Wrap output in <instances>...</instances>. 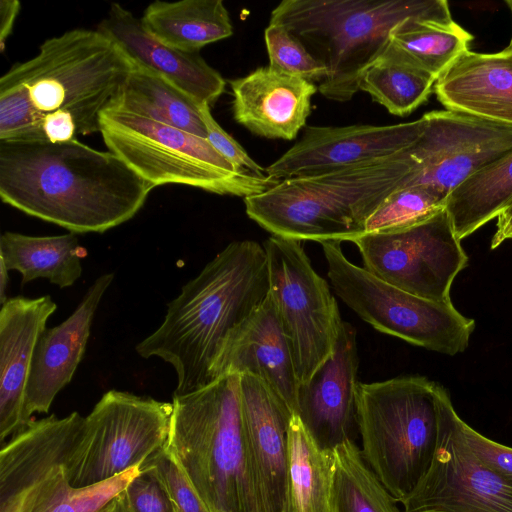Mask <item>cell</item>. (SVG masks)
<instances>
[{
    "mask_svg": "<svg viewBox=\"0 0 512 512\" xmlns=\"http://www.w3.org/2000/svg\"><path fill=\"white\" fill-rule=\"evenodd\" d=\"M96 30L115 42L135 65L154 72L199 103L213 105L225 90V80L200 52L170 47L151 36L140 18L117 3Z\"/></svg>",
    "mask_w": 512,
    "mask_h": 512,
    "instance_id": "obj_21",
    "label": "cell"
},
{
    "mask_svg": "<svg viewBox=\"0 0 512 512\" xmlns=\"http://www.w3.org/2000/svg\"><path fill=\"white\" fill-rule=\"evenodd\" d=\"M352 242L372 274L437 302L451 301L453 280L468 263L445 208L416 224L365 233Z\"/></svg>",
    "mask_w": 512,
    "mask_h": 512,
    "instance_id": "obj_13",
    "label": "cell"
},
{
    "mask_svg": "<svg viewBox=\"0 0 512 512\" xmlns=\"http://www.w3.org/2000/svg\"><path fill=\"white\" fill-rule=\"evenodd\" d=\"M436 80L415 67L377 59L361 75L359 90L370 94L389 113L403 117L428 99Z\"/></svg>",
    "mask_w": 512,
    "mask_h": 512,
    "instance_id": "obj_32",
    "label": "cell"
},
{
    "mask_svg": "<svg viewBox=\"0 0 512 512\" xmlns=\"http://www.w3.org/2000/svg\"><path fill=\"white\" fill-rule=\"evenodd\" d=\"M269 292L265 249L256 241L228 244L168 303L162 324L136 345L175 370L173 397L213 382V369L234 332Z\"/></svg>",
    "mask_w": 512,
    "mask_h": 512,
    "instance_id": "obj_3",
    "label": "cell"
},
{
    "mask_svg": "<svg viewBox=\"0 0 512 512\" xmlns=\"http://www.w3.org/2000/svg\"><path fill=\"white\" fill-rule=\"evenodd\" d=\"M334 451L322 450L293 414L288 429L290 512H330Z\"/></svg>",
    "mask_w": 512,
    "mask_h": 512,
    "instance_id": "obj_30",
    "label": "cell"
},
{
    "mask_svg": "<svg viewBox=\"0 0 512 512\" xmlns=\"http://www.w3.org/2000/svg\"><path fill=\"white\" fill-rule=\"evenodd\" d=\"M99 126L108 150L154 187L178 184L246 198L279 182L237 168L206 138L145 117L107 109Z\"/></svg>",
    "mask_w": 512,
    "mask_h": 512,
    "instance_id": "obj_9",
    "label": "cell"
},
{
    "mask_svg": "<svg viewBox=\"0 0 512 512\" xmlns=\"http://www.w3.org/2000/svg\"><path fill=\"white\" fill-rule=\"evenodd\" d=\"M464 439L483 466L512 486V448L497 443L462 421Z\"/></svg>",
    "mask_w": 512,
    "mask_h": 512,
    "instance_id": "obj_38",
    "label": "cell"
},
{
    "mask_svg": "<svg viewBox=\"0 0 512 512\" xmlns=\"http://www.w3.org/2000/svg\"><path fill=\"white\" fill-rule=\"evenodd\" d=\"M357 372L356 330L343 321L331 355L298 387L294 414L322 450L332 452L340 444L354 441Z\"/></svg>",
    "mask_w": 512,
    "mask_h": 512,
    "instance_id": "obj_17",
    "label": "cell"
},
{
    "mask_svg": "<svg viewBox=\"0 0 512 512\" xmlns=\"http://www.w3.org/2000/svg\"><path fill=\"white\" fill-rule=\"evenodd\" d=\"M173 404L109 390L85 417L73 485L107 481L142 466L165 448Z\"/></svg>",
    "mask_w": 512,
    "mask_h": 512,
    "instance_id": "obj_12",
    "label": "cell"
},
{
    "mask_svg": "<svg viewBox=\"0 0 512 512\" xmlns=\"http://www.w3.org/2000/svg\"><path fill=\"white\" fill-rule=\"evenodd\" d=\"M424 126L423 116L393 125L308 126L266 174L280 181L391 156L413 144Z\"/></svg>",
    "mask_w": 512,
    "mask_h": 512,
    "instance_id": "obj_16",
    "label": "cell"
},
{
    "mask_svg": "<svg viewBox=\"0 0 512 512\" xmlns=\"http://www.w3.org/2000/svg\"><path fill=\"white\" fill-rule=\"evenodd\" d=\"M126 512H176L155 469L147 464L121 493Z\"/></svg>",
    "mask_w": 512,
    "mask_h": 512,
    "instance_id": "obj_36",
    "label": "cell"
},
{
    "mask_svg": "<svg viewBox=\"0 0 512 512\" xmlns=\"http://www.w3.org/2000/svg\"><path fill=\"white\" fill-rule=\"evenodd\" d=\"M17 0H1L0 2V50L4 51L6 41L12 33L14 23L20 11Z\"/></svg>",
    "mask_w": 512,
    "mask_h": 512,
    "instance_id": "obj_39",
    "label": "cell"
},
{
    "mask_svg": "<svg viewBox=\"0 0 512 512\" xmlns=\"http://www.w3.org/2000/svg\"><path fill=\"white\" fill-rule=\"evenodd\" d=\"M436 385L418 375L358 385L360 450L397 502L415 489L434 459L438 443Z\"/></svg>",
    "mask_w": 512,
    "mask_h": 512,
    "instance_id": "obj_8",
    "label": "cell"
},
{
    "mask_svg": "<svg viewBox=\"0 0 512 512\" xmlns=\"http://www.w3.org/2000/svg\"><path fill=\"white\" fill-rule=\"evenodd\" d=\"M423 117V132L410 146L407 187L425 186L447 199L471 174L512 152V125L448 109Z\"/></svg>",
    "mask_w": 512,
    "mask_h": 512,
    "instance_id": "obj_15",
    "label": "cell"
},
{
    "mask_svg": "<svg viewBox=\"0 0 512 512\" xmlns=\"http://www.w3.org/2000/svg\"><path fill=\"white\" fill-rule=\"evenodd\" d=\"M83 248L75 233L29 236L6 231L0 237V260L21 274L22 284L47 279L59 288L72 286L82 274Z\"/></svg>",
    "mask_w": 512,
    "mask_h": 512,
    "instance_id": "obj_27",
    "label": "cell"
},
{
    "mask_svg": "<svg viewBox=\"0 0 512 512\" xmlns=\"http://www.w3.org/2000/svg\"><path fill=\"white\" fill-rule=\"evenodd\" d=\"M144 464L155 469L176 512H209L189 477L166 446Z\"/></svg>",
    "mask_w": 512,
    "mask_h": 512,
    "instance_id": "obj_35",
    "label": "cell"
},
{
    "mask_svg": "<svg viewBox=\"0 0 512 512\" xmlns=\"http://www.w3.org/2000/svg\"><path fill=\"white\" fill-rule=\"evenodd\" d=\"M446 199L431 188L409 186L389 195L369 216L365 233L388 231L421 222L445 208Z\"/></svg>",
    "mask_w": 512,
    "mask_h": 512,
    "instance_id": "obj_33",
    "label": "cell"
},
{
    "mask_svg": "<svg viewBox=\"0 0 512 512\" xmlns=\"http://www.w3.org/2000/svg\"><path fill=\"white\" fill-rule=\"evenodd\" d=\"M512 204V152L477 170L447 197L445 209L461 241Z\"/></svg>",
    "mask_w": 512,
    "mask_h": 512,
    "instance_id": "obj_29",
    "label": "cell"
},
{
    "mask_svg": "<svg viewBox=\"0 0 512 512\" xmlns=\"http://www.w3.org/2000/svg\"><path fill=\"white\" fill-rule=\"evenodd\" d=\"M448 110L512 125V50L462 54L435 82Z\"/></svg>",
    "mask_w": 512,
    "mask_h": 512,
    "instance_id": "obj_24",
    "label": "cell"
},
{
    "mask_svg": "<svg viewBox=\"0 0 512 512\" xmlns=\"http://www.w3.org/2000/svg\"><path fill=\"white\" fill-rule=\"evenodd\" d=\"M211 106L200 104V115L206 128V139L213 148L237 168L251 172L257 176H267L266 168L255 162L246 150L229 135L214 119Z\"/></svg>",
    "mask_w": 512,
    "mask_h": 512,
    "instance_id": "obj_37",
    "label": "cell"
},
{
    "mask_svg": "<svg viewBox=\"0 0 512 512\" xmlns=\"http://www.w3.org/2000/svg\"><path fill=\"white\" fill-rule=\"evenodd\" d=\"M8 269L5 264L0 260V302L1 305L7 300L6 289L8 287Z\"/></svg>",
    "mask_w": 512,
    "mask_h": 512,
    "instance_id": "obj_41",
    "label": "cell"
},
{
    "mask_svg": "<svg viewBox=\"0 0 512 512\" xmlns=\"http://www.w3.org/2000/svg\"><path fill=\"white\" fill-rule=\"evenodd\" d=\"M122 493V492H121ZM121 493L100 512H126Z\"/></svg>",
    "mask_w": 512,
    "mask_h": 512,
    "instance_id": "obj_42",
    "label": "cell"
},
{
    "mask_svg": "<svg viewBox=\"0 0 512 512\" xmlns=\"http://www.w3.org/2000/svg\"><path fill=\"white\" fill-rule=\"evenodd\" d=\"M133 63L98 30L45 40L0 78V141L64 142L100 131Z\"/></svg>",
    "mask_w": 512,
    "mask_h": 512,
    "instance_id": "obj_1",
    "label": "cell"
},
{
    "mask_svg": "<svg viewBox=\"0 0 512 512\" xmlns=\"http://www.w3.org/2000/svg\"><path fill=\"white\" fill-rule=\"evenodd\" d=\"M113 278V273L99 276L74 312L40 335L24 396L25 426L34 413H47L57 394L72 380L86 350L96 310Z\"/></svg>",
    "mask_w": 512,
    "mask_h": 512,
    "instance_id": "obj_19",
    "label": "cell"
},
{
    "mask_svg": "<svg viewBox=\"0 0 512 512\" xmlns=\"http://www.w3.org/2000/svg\"><path fill=\"white\" fill-rule=\"evenodd\" d=\"M328 277L340 299L378 331L447 355L463 352L475 321L452 302H437L402 290L344 255L340 242H322Z\"/></svg>",
    "mask_w": 512,
    "mask_h": 512,
    "instance_id": "obj_10",
    "label": "cell"
},
{
    "mask_svg": "<svg viewBox=\"0 0 512 512\" xmlns=\"http://www.w3.org/2000/svg\"><path fill=\"white\" fill-rule=\"evenodd\" d=\"M437 449L427 474L400 503L403 512H512V486L469 449L447 390L437 383Z\"/></svg>",
    "mask_w": 512,
    "mask_h": 512,
    "instance_id": "obj_14",
    "label": "cell"
},
{
    "mask_svg": "<svg viewBox=\"0 0 512 512\" xmlns=\"http://www.w3.org/2000/svg\"><path fill=\"white\" fill-rule=\"evenodd\" d=\"M166 448L209 512H266L247 451L240 375L173 397Z\"/></svg>",
    "mask_w": 512,
    "mask_h": 512,
    "instance_id": "obj_5",
    "label": "cell"
},
{
    "mask_svg": "<svg viewBox=\"0 0 512 512\" xmlns=\"http://www.w3.org/2000/svg\"><path fill=\"white\" fill-rule=\"evenodd\" d=\"M153 188L114 153L78 139L0 141L2 202L72 233L127 222Z\"/></svg>",
    "mask_w": 512,
    "mask_h": 512,
    "instance_id": "obj_2",
    "label": "cell"
},
{
    "mask_svg": "<svg viewBox=\"0 0 512 512\" xmlns=\"http://www.w3.org/2000/svg\"><path fill=\"white\" fill-rule=\"evenodd\" d=\"M200 104L162 76L133 64L108 109L135 114L206 138Z\"/></svg>",
    "mask_w": 512,
    "mask_h": 512,
    "instance_id": "obj_26",
    "label": "cell"
},
{
    "mask_svg": "<svg viewBox=\"0 0 512 512\" xmlns=\"http://www.w3.org/2000/svg\"><path fill=\"white\" fill-rule=\"evenodd\" d=\"M85 417L32 420L0 452V512H100L140 466L91 486L73 485Z\"/></svg>",
    "mask_w": 512,
    "mask_h": 512,
    "instance_id": "obj_7",
    "label": "cell"
},
{
    "mask_svg": "<svg viewBox=\"0 0 512 512\" xmlns=\"http://www.w3.org/2000/svg\"><path fill=\"white\" fill-rule=\"evenodd\" d=\"M508 239H512V204L497 217L496 231L491 240V249H495Z\"/></svg>",
    "mask_w": 512,
    "mask_h": 512,
    "instance_id": "obj_40",
    "label": "cell"
},
{
    "mask_svg": "<svg viewBox=\"0 0 512 512\" xmlns=\"http://www.w3.org/2000/svg\"><path fill=\"white\" fill-rule=\"evenodd\" d=\"M473 36L458 25L415 18L399 24L378 59L400 62L438 79L462 54Z\"/></svg>",
    "mask_w": 512,
    "mask_h": 512,
    "instance_id": "obj_28",
    "label": "cell"
},
{
    "mask_svg": "<svg viewBox=\"0 0 512 512\" xmlns=\"http://www.w3.org/2000/svg\"><path fill=\"white\" fill-rule=\"evenodd\" d=\"M57 305L51 296H17L0 310V440L25 426L23 406L34 350Z\"/></svg>",
    "mask_w": 512,
    "mask_h": 512,
    "instance_id": "obj_23",
    "label": "cell"
},
{
    "mask_svg": "<svg viewBox=\"0 0 512 512\" xmlns=\"http://www.w3.org/2000/svg\"><path fill=\"white\" fill-rule=\"evenodd\" d=\"M354 441L334 449L330 512H400Z\"/></svg>",
    "mask_w": 512,
    "mask_h": 512,
    "instance_id": "obj_31",
    "label": "cell"
},
{
    "mask_svg": "<svg viewBox=\"0 0 512 512\" xmlns=\"http://www.w3.org/2000/svg\"><path fill=\"white\" fill-rule=\"evenodd\" d=\"M233 117L255 135L292 140L311 111L318 87L306 79L270 66L231 80Z\"/></svg>",
    "mask_w": 512,
    "mask_h": 512,
    "instance_id": "obj_22",
    "label": "cell"
},
{
    "mask_svg": "<svg viewBox=\"0 0 512 512\" xmlns=\"http://www.w3.org/2000/svg\"><path fill=\"white\" fill-rule=\"evenodd\" d=\"M505 3L508 6V8L510 9L511 14H512V0H506ZM506 48L512 50V36H511L510 42Z\"/></svg>",
    "mask_w": 512,
    "mask_h": 512,
    "instance_id": "obj_43",
    "label": "cell"
},
{
    "mask_svg": "<svg viewBox=\"0 0 512 512\" xmlns=\"http://www.w3.org/2000/svg\"><path fill=\"white\" fill-rule=\"evenodd\" d=\"M247 451L266 512H290L288 429L293 412L261 379L240 375Z\"/></svg>",
    "mask_w": 512,
    "mask_h": 512,
    "instance_id": "obj_18",
    "label": "cell"
},
{
    "mask_svg": "<svg viewBox=\"0 0 512 512\" xmlns=\"http://www.w3.org/2000/svg\"><path fill=\"white\" fill-rule=\"evenodd\" d=\"M264 40L271 68L310 82L326 77V67L284 25L269 22Z\"/></svg>",
    "mask_w": 512,
    "mask_h": 512,
    "instance_id": "obj_34",
    "label": "cell"
},
{
    "mask_svg": "<svg viewBox=\"0 0 512 512\" xmlns=\"http://www.w3.org/2000/svg\"><path fill=\"white\" fill-rule=\"evenodd\" d=\"M227 374L261 379L295 413L299 382L290 344L269 292L220 354L213 380Z\"/></svg>",
    "mask_w": 512,
    "mask_h": 512,
    "instance_id": "obj_20",
    "label": "cell"
},
{
    "mask_svg": "<svg viewBox=\"0 0 512 512\" xmlns=\"http://www.w3.org/2000/svg\"><path fill=\"white\" fill-rule=\"evenodd\" d=\"M415 18L453 21L444 0H283L269 22L284 25L326 67L319 92L346 102L359 91L361 75L383 53L391 32Z\"/></svg>",
    "mask_w": 512,
    "mask_h": 512,
    "instance_id": "obj_6",
    "label": "cell"
},
{
    "mask_svg": "<svg viewBox=\"0 0 512 512\" xmlns=\"http://www.w3.org/2000/svg\"><path fill=\"white\" fill-rule=\"evenodd\" d=\"M265 249L269 295L288 338L299 385L333 352L343 320L327 281L301 241L272 235Z\"/></svg>",
    "mask_w": 512,
    "mask_h": 512,
    "instance_id": "obj_11",
    "label": "cell"
},
{
    "mask_svg": "<svg viewBox=\"0 0 512 512\" xmlns=\"http://www.w3.org/2000/svg\"><path fill=\"white\" fill-rule=\"evenodd\" d=\"M140 20L155 39L186 52H200L233 34L229 12L221 0H157L147 6Z\"/></svg>",
    "mask_w": 512,
    "mask_h": 512,
    "instance_id": "obj_25",
    "label": "cell"
},
{
    "mask_svg": "<svg viewBox=\"0 0 512 512\" xmlns=\"http://www.w3.org/2000/svg\"><path fill=\"white\" fill-rule=\"evenodd\" d=\"M409 147L380 159L280 180L244 198L246 214L274 236L352 242L365 234L367 219L382 202L411 181Z\"/></svg>",
    "mask_w": 512,
    "mask_h": 512,
    "instance_id": "obj_4",
    "label": "cell"
}]
</instances>
